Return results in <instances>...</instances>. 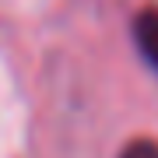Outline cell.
<instances>
[{"instance_id": "1", "label": "cell", "mask_w": 158, "mask_h": 158, "mask_svg": "<svg viewBox=\"0 0 158 158\" xmlns=\"http://www.w3.org/2000/svg\"><path fill=\"white\" fill-rule=\"evenodd\" d=\"M134 42H137V53L144 56V63L158 74V7H144L134 18Z\"/></svg>"}, {"instance_id": "2", "label": "cell", "mask_w": 158, "mask_h": 158, "mask_svg": "<svg viewBox=\"0 0 158 158\" xmlns=\"http://www.w3.org/2000/svg\"><path fill=\"white\" fill-rule=\"evenodd\" d=\"M119 158H158V141H148V137L130 141L123 151H119Z\"/></svg>"}]
</instances>
